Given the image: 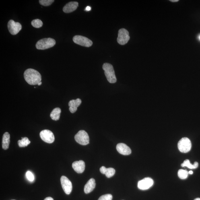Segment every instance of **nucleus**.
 <instances>
[{
    "instance_id": "obj_15",
    "label": "nucleus",
    "mask_w": 200,
    "mask_h": 200,
    "mask_svg": "<svg viewBox=\"0 0 200 200\" xmlns=\"http://www.w3.org/2000/svg\"><path fill=\"white\" fill-rule=\"evenodd\" d=\"M81 101L80 99H77L76 100L70 101L69 103V110L72 113H74L77 111V108L80 105Z\"/></svg>"
},
{
    "instance_id": "obj_1",
    "label": "nucleus",
    "mask_w": 200,
    "mask_h": 200,
    "mask_svg": "<svg viewBox=\"0 0 200 200\" xmlns=\"http://www.w3.org/2000/svg\"><path fill=\"white\" fill-rule=\"evenodd\" d=\"M25 80L30 85H38L42 80L41 75L38 71L34 69H28L24 73Z\"/></svg>"
},
{
    "instance_id": "obj_21",
    "label": "nucleus",
    "mask_w": 200,
    "mask_h": 200,
    "mask_svg": "<svg viewBox=\"0 0 200 200\" xmlns=\"http://www.w3.org/2000/svg\"><path fill=\"white\" fill-rule=\"evenodd\" d=\"M189 173L187 170H180L178 172V176L180 179H184L187 178Z\"/></svg>"
},
{
    "instance_id": "obj_19",
    "label": "nucleus",
    "mask_w": 200,
    "mask_h": 200,
    "mask_svg": "<svg viewBox=\"0 0 200 200\" xmlns=\"http://www.w3.org/2000/svg\"><path fill=\"white\" fill-rule=\"evenodd\" d=\"M181 166L183 167H187V168L191 169H196L198 166V163L196 162L194 163L193 165H192L190 163L189 160H186L181 164Z\"/></svg>"
},
{
    "instance_id": "obj_16",
    "label": "nucleus",
    "mask_w": 200,
    "mask_h": 200,
    "mask_svg": "<svg viewBox=\"0 0 200 200\" xmlns=\"http://www.w3.org/2000/svg\"><path fill=\"white\" fill-rule=\"evenodd\" d=\"M96 186L95 181L94 178H91L88 180L84 187V192L88 194L92 192Z\"/></svg>"
},
{
    "instance_id": "obj_6",
    "label": "nucleus",
    "mask_w": 200,
    "mask_h": 200,
    "mask_svg": "<svg viewBox=\"0 0 200 200\" xmlns=\"http://www.w3.org/2000/svg\"><path fill=\"white\" fill-rule=\"evenodd\" d=\"M130 39L129 33L125 29H120L118 32L117 42L121 45L127 44Z\"/></svg>"
},
{
    "instance_id": "obj_24",
    "label": "nucleus",
    "mask_w": 200,
    "mask_h": 200,
    "mask_svg": "<svg viewBox=\"0 0 200 200\" xmlns=\"http://www.w3.org/2000/svg\"><path fill=\"white\" fill-rule=\"evenodd\" d=\"M54 2V0H40L39 1L40 4L45 7L51 5Z\"/></svg>"
},
{
    "instance_id": "obj_8",
    "label": "nucleus",
    "mask_w": 200,
    "mask_h": 200,
    "mask_svg": "<svg viewBox=\"0 0 200 200\" xmlns=\"http://www.w3.org/2000/svg\"><path fill=\"white\" fill-rule=\"evenodd\" d=\"M40 136L42 140L46 143H51L55 141L53 133L50 130H43L40 132Z\"/></svg>"
},
{
    "instance_id": "obj_4",
    "label": "nucleus",
    "mask_w": 200,
    "mask_h": 200,
    "mask_svg": "<svg viewBox=\"0 0 200 200\" xmlns=\"http://www.w3.org/2000/svg\"><path fill=\"white\" fill-rule=\"evenodd\" d=\"M178 146L179 150L180 152L186 153L191 150L192 143L189 138L183 137L179 141Z\"/></svg>"
},
{
    "instance_id": "obj_11",
    "label": "nucleus",
    "mask_w": 200,
    "mask_h": 200,
    "mask_svg": "<svg viewBox=\"0 0 200 200\" xmlns=\"http://www.w3.org/2000/svg\"><path fill=\"white\" fill-rule=\"evenodd\" d=\"M153 183L154 182L152 178H145L138 182L137 187L142 190H147L152 187Z\"/></svg>"
},
{
    "instance_id": "obj_9",
    "label": "nucleus",
    "mask_w": 200,
    "mask_h": 200,
    "mask_svg": "<svg viewBox=\"0 0 200 200\" xmlns=\"http://www.w3.org/2000/svg\"><path fill=\"white\" fill-rule=\"evenodd\" d=\"M7 28L11 34L14 35L20 32L22 30V26L19 22H15L14 21L11 20L7 24Z\"/></svg>"
},
{
    "instance_id": "obj_31",
    "label": "nucleus",
    "mask_w": 200,
    "mask_h": 200,
    "mask_svg": "<svg viewBox=\"0 0 200 200\" xmlns=\"http://www.w3.org/2000/svg\"><path fill=\"white\" fill-rule=\"evenodd\" d=\"M188 173H189V174H193V172L192 171H191V170L189 171V172H188Z\"/></svg>"
},
{
    "instance_id": "obj_29",
    "label": "nucleus",
    "mask_w": 200,
    "mask_h": 200,
    "mask_svg": "<svg viewBox=\"0 0 200 200\" xmlns=\"http://www.w3.org/2000/svg\"><path fill=\"white\" fill-rule=\"evenodd\" d=\"M44 200H54L51 197H47L44 199Z\"/></svg>"
},
{
    "instance_id": "obj_35",
    "label": "nucleus",
    "mask_w": 200,
    "mask_h": 200,
    "mask_svg": "<svg viewBox=\"0 0 200 200\" xmlns=\"http://www.w3.org/2000/svg\"></svg>"
},
{
    "instance_id": "obj_33",
    "label": "nucleus",
    "mask_w": 200,
    "mask_h": 200,
    "mask_svg": "<svg viewBox=\"0 0 200 200\" xmlns=\"http://www.w3.org/2000/svg\"><path fill=\"white\" fill-rule=\"evenodd\" d=\"M194 200H200V198H196Z\"/></svg>"
},
{
    "instance_id": "obj_34",
    "label": "nucleus",
    "mask_w": 200,
    "mask_h": 200,
    "mask_svg": "<svg viewBox=\"0 0 200 200\" xmlns=\"http://www.w3.org/2000/svg\"><path fill=\"white\" fill-rule=\"evenodd\" d=\"M199 40H200V35L199 36Z\"/></svg>"
},
{
    "instance_id": "obj_2",
    "label": "nucleus",
    "mask_w": 200,
    "mask_h": 200,
    "mask_svg": "<svg viewBox=\"0 0 200 200\" xmlns=\"http://www.w3.org/2000/svg\"><path fill=\"white\" fill-rule=\"evenodd\" d=\"M102 67L105 71V74L109 82L111 83H115L117 79L113 66L109 63H105L103 65Z\"/></svg>"
},
{
    "instance_id": "obj_25",
    "label": "nucleus",
    "mask_w": 200,
    "mask_h": 200,
    "mask_svg": "<svg viewBox=\"0 0 200 200\" xmlns=\"http://www.w3.org/2000/svg\"><path fill=\"white\" fill-rule=\"evenodd\" d=\"M112 196L111 194H105L101 196L98 200H112Z\"/></svg>"
},
{
    "instance_id": "obj_5",
    "label": "nucleus",
    "mask_w": 200,
    "mask_h": 200,
    "mask_svg": "<svg viewBox=\"0 0 200 200\" xmlns=\"http://www.w3.org/2000/svg\"><path fill=\"white\" fill-rule=\"evenodd\" d=\"M76 141L79 144L86 145L89 143V137L88 134L84 130H81L75 135Z\"/></svg>"
},
{
    "instance_id": "obj_13",
    "label": "nucleus",
    "mask_w": 200,
    "mask_h": 200,
    "mask_svg": "<svg viewBox=\"0 0 200 200\" xmlns=\"http://www.w3.org/2000/svg\"><path fill=\"white\" fill-rule=\"evenodd\" d=\"M72 168L77 173H82L85 170V165L84 161L81 160L75 161L73 163Z\"/></svg>"
},
{
    "instance_id": "obj_28",
    "label": "nucleus",
    "mask_w": 200,
    "mask_h": 200,
    "mask_svg": "<svg viewBox=\"0 0 200 200\" xmlns=\"http://www.w3.org/2000/svg\"><path fill=\"white\" fill-rule=\"evenodd\" d=\"M91 9V7L89 6L87 7L86 9H85V10L86 11H90Z\"/></svg>"
},
{
    "instance_id": "obj_18",
    "label": "nucleus",
    "mask_w": 200,
    "mask_h": 200,
    "mask_svg": "<svg viewBox=\"0 0 200 200\" xmlns=\"http://www.w3.org/2000/svg\"><path fill=\"white\" fill-rule=\"evenodd\" d=\"M61 112V109L59 108H55L52 110L50 114V117L52 120H58L59 119Z\"/></svg>"
},
{
    "instance_id": "obj_3",
    "label": "nucleus",
    "mask_w": 200,
    "mask_h": 200,
    "mask_svg": "<svg viewBox=\"0 0 200 200\" xmlns=\"http://www.w3.org/2000/svg\"><path fill=\"white\" fill-rule=\"evenodd\" d=\"M56 44L55 40L51 38L42 39L38 41L36 44L38 49L45 50L53 47Z\"/></svg>"
},
{
    "instance_id": "obj_10",
    "label": "nucleus",
    "mask_w": 200,
    "mask_h": 200,
    "mask_svg": "<svg viewBox=\"0 0 200 200\" xmlns=\"http://www.w3.org/2000/svg\"><path fill=\"white\" fill-rule=\"evenodd\" d=\"M62 188L66 194L69 195L72 190V185L71 181L67 177L63 176L61 178Z\"/></svg>"
},
{
    "instance_id": "obj_22",
    "label": "nucleus",
    "mask_w": 200,
    "mask_h": 200,
    "mask_svg": "<svg viewBox=\"0 0 200 200\" xmlns=\"http://www.w3.org/2000/svg\"><path fill=\"white\" fill-rule=\"evenodd\" d=\"M31 24L33 27L36 28H40L42 26L43 22L39 19H36L33 20L31 22Z\"/></svg>"
},
{
    "instance_id": "obj_14",
    "label": "nucleus",
    "mask_w": 200,
    "mask_h": 200,
    "mask_svg": "<svg viewBox=\"0 0 200 200\" xmlns=\"http://www.w3.org/2000/svg\"><path fill=\"white\" fill-rule=\"evenodd\" d=\"M78 6V3L77 2H71L63 7V11L66 13H69L75 11Z\"/></svg>"
},
{
    "instance_id": "obj_26",
    "label": "nucleus",
    "mask_w": 200,
    "mask_h": 200,
    "mask_svg": "<svg viewBox=\"0 0 200 200\" xmlns=\"http://www.w3.org/2000/svg\"><path fill=\"white\" fill-rule=\"evenodd\" d=\"M26 176L30 182H32L34 181L35 178L34 174L32 173L30 171H27L26 173Z\"/></svg>"
},
{
    "instance_id": "obj_12",
    "label": "nucleus",
    "mask_w": 200,
    "mask_h": 200,
    "mask_svg": "<svg viewBox=\"0 0 200 200\" xmlns=\"http://www.w3.org/2000/svg\"><path fill=\"white\" fill-rule=\"evenodd\" d=\"M116 149L120 154L124 155H129L131 153V149L125 143H118L116 146Z\"/></svg>"
},
{
    "instance_id": "obj_27",
    "label": "nucleus",
    "mask_w": 200,
    "mask_h": 200,
    "mask_svg": "<svg viewBox=\"0 0 200 200\" xmlns=\"http://www.w3.org/2000/svg\"><path fill=\"white\" fill-rule=\"evenodd\" d=\"M107 168H106L105 167L102 166L100 169V172L102 174H105L107 170Z\"/></svg>"
},
{
    "instance_id": "obj_32",
    "label": "nucleus",
    "mask_w": 200,
    "mask_h": 200,
    "mask_svg": "<svg viewBox=\"0 0 200 200\" xmlns=\"http://www.w3.org/2000/svg\"><path fill=\"white\" fill-rule=\"evenodd\" d=\"M42 82H41V81H40V83H38V86H40V85L42 84Z\"/></svg>"
},
{
    "instance_id": "obj_23",
    "label": "nucleus",
    "mask_w": 200,
    "mask_h": 200,
    "mask_svg": "<svg viewBox=\"0 0 200 200\" xmlns=\"http://www.w3.org/2000/svg\"><path fill=\"white\" fill-rule=\"evenodd\" d=\"M115 170L113 168H108L107 169V170L106 172V176L108 178L112 177L115 174Z\"/></svg>"
},
{
    "instance_id": "obj_7",
    "label": "nucleus",
    "mask_w": 200,
    "mask_h": 200,
    "mask_svg": "<svg viewBox=\"0 0 200 200\" xmlns=\"http://www.w3.org/2000/svg\"><path fill=\"white\" fill-rule=\"evenodd\" d=\"M73 40L75 44L85 47H90L93 44L92 41L88 38L82 36H75L73 37Z\"/></svg>"
},
{
    "instance_id": "obj_17",
    "label": "nucleus",
    "mask_w": 200,
    "mask_h": 200,
    "mask_svg": "<svg viewBox=\"0 0 200 200\" xmlns=\"http://www.w3.org/2000/svg\"><path fill=\"white\" fill-rule=\"evenodd\" d=\"M10 142V135L9 133L6 132L4 134L2 137V148L4 150L8 149Z\"/></svg>"
},
{
    "instance_id": "obj_30",
    "label": "nucleus",
    "mask_w": 200,
    "mask_h": 200,
    "mask_svg": "<svg viewBox=\"0 0 200 200\" xmlns=\"http://www.w3.org/2000/svg\"><path fill=\"white\" fill-rule=\"evenodd\" d=\"M170 1L172 2H177L179 1V0H171V1Z\"/></svg>"
},
{
    "instance_id": "obj_20",
    "label": "nucleus",
    "mask_w": 200,
    "mask_h": 200,
    "mask_svg": "<svg viewBox=\"0 0 200 200\" xmlns=\"http://www.w3.org/2000/svg\"><path fill=\"white\" fill-rule=\"evenodd\" d=\"M18 144L19 146L21 147H25L28 146L30 143V142L29 140L28 137H22L21 140L18 141Z\"/></svg>"
}]
</instances>
